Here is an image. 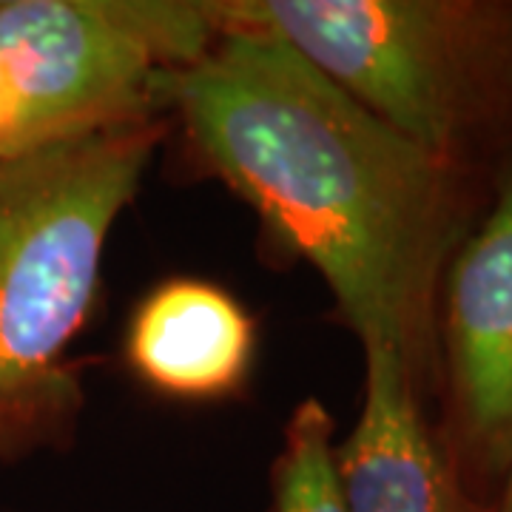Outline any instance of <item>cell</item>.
Instances as JSON below:
<instances>
[{
	"instance_id": "cell-1",
	"label": "cell",
	"mask_w": 512,
	"mask_h": 512,
	"mask_svg": "<svg viewBox=\"0 0 512 512\" xmlns=\"http://www.w3.org/2000/svg\"><path fill=\"white\" fill-rule=\"evenodd\" d=\"M208 168L311 262L362 345L439 379L444 271L476 217L473 174L416 146L274 37L225 29L171 86Z\"/></svg>"
},
{
	"instance_id": "cell-2",
	"label": "cell",
	"mask_w": 512,
	"mask_h": 512,
	"mask_svg": "<svg viewBox=\"0 0 512 512\" xmlns=\"http://www.w3.org/2000/svg\"><path fill=\"white\" fill-rule=\"evenodd\" d=\"M163 140L157 117L0 157V461L69 439L83 407L72 345L111 231Z\"/></svg>"
},
{
	"instance_id": "cell-3",
	"label": "cell",
	"mask_w": 512,
	"mask_h": 512,
	"mask_svg": "<svg viewBox=\"0 0 512 512\" xmlns=\"http://www.w3.org/2000/svg\"><path fill=\"white\" fill-rule=\"evenodd\" d=\"M416 146L476 174L512 151L510 0H217Z\"/></svg>"
},
{
	"instance_id": "cell-4",
	"label": "cell",
	"mask_w": 512,
	"mask_h": 512,
	"mask_svg": "<svg viewBox=\"0 0 512 512\" xmlns=\"http://www.w3.org/2000/svg\"><path fill=\"white\" fill-rule=\"evenodd\" d=\"M220 26L185 0H0V157L157 117Z\"/></svg>"
},
{
	"instance_id": "cell-5",
	"label": "cell",
	"mask_w": 512,
	"mask_h": 512,
	"mask_svg": "<svg viewBox=\"0 0 512 512\" xmlns=\"http://www.w3.org/2000/svg\"><path fill=\"white\" fill-rule=\"evenodd\" d=\"M490 191L441 282L439 379L461 476L501 487L512 470V151Z\"/></svg>"
},
{
	"instance_id": "cell-6",
	"label": "cell",
	"mask_w": 512,
	"mask_h": 512,
	"mask_svg": "<svg viewBox=\"0 0 512 512\" xmlns=\"http://www.w3.org/2000/svg\"><path fill=\"white\" fill-rule=\"evenodd\" d=\"M365 348V402L336 447L348 512H495L464 481L444 436L424 413V390L390 345Z\"/></svg>"
},
{
	"instance_id": "cell-7",
	"label": "cell",
	"mask_w": 512,
	"mask_h": 512,
	"mask_svg": "<svg viewBox=\"0 0 512 512\" xmlns=\"http://www.w3.org/2000/svg\"><path fill=\"white\" fill-rule=\"evenodd\" d=\"M254 345V319L231 293L202 279H168L137 305L126 356L154 390L205 402L245 382Z\"/></svg>"
},
{
	"instance_id": "cell-8",
	"label": "cell",
	"mask_w": 512,
	"mask_h": 512,
	"mask_svg": "<svg viewBox=\"0 0 512 512\" xmlns=\"http://www.w3.org/2000/svg\"><path fill=\"white\" fill-rule=\"evenodd\" d=\"M271 512H348L336 476V444L328 407L296 404L274 464Z\"/></svg>"
},
{
	"instance_id": "cell-9",
	"label": "cell",
	"mask_w": 512,
	"mask_h": 512,
	"mask_svg": "<svg viewBox=\"0 0 512 512\" xmlns=\"http://www.w3.org/2000/svg\"><path fill=\"white\" fill-rule=\"evenodd\" d=\"M493 507L495 512H512V470L510 476L504 478V484H501V490L493 498Z\"/></svg>"
}]
</instances>
